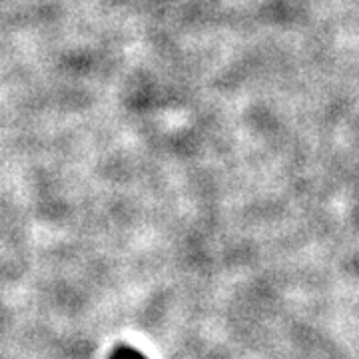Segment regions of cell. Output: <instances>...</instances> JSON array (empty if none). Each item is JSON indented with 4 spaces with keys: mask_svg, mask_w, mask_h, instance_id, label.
Instances as JSON below:
<instances>
[{
    "mask_svg": "<svg viewBox=\"0 0 359 359\" xmlns=\"http://www.w3.org/2000/svg\"><path fill=\"white\" fill-rule=\"evenodd\" d=\"M110 359H146L142 355L140 351H136V349H132L128 346H120L116 347V351L112 353V358Z\"/></svg>",
    "mask_w": 359,
    "mask_h": 359,
    "instance_id": "cell-1",
    "label": "cell"
}]
</instances>
